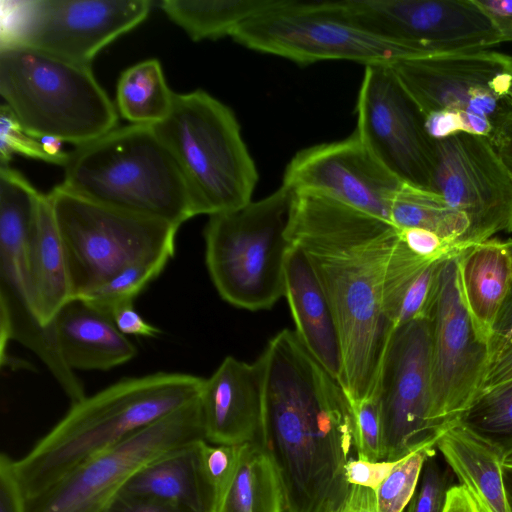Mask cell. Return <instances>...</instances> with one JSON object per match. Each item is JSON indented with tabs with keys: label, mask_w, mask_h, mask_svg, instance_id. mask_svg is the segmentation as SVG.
I'll use <instances>...</instances> for the list:
<instances>
[{
	"label": "cell",
	"mask_w": 512,
	"mask_h": 512,
	"mask_svg": "<svg viewBox=\"0 0 512 512\" xmlns=\"http://www.w3.org/2000/svg\"><path fill=\"white\" fill-rule=\"evenodd\" d=\"M295 192L288 238L308 259L328 299L348 400L373 395L394 330L385 310L399 231L391 222L313 193Z\"/></svg>",
	"instance_id": "6da1fadb"
},
{
	"label": "cell",
	"mask_w": 512,
	"mask_h": 512,
	"mask_svg": "<svg viewBox=\"0 0 512 512\" xmlns=\"http://www.w3.org/2000/svg\"><path fill=\"white\" fill-rule=\"evenodd\" d=\"M260 357L264 396L257 441L277 468L284 512H332L351 487L346 479L353 447L348 397L295 331H280Z\"/></svg>",
	"instance_id": "7a4b0ae2"
},
{
	"label": "cell",
	"mask_w": 512,
	"mask_h": 512,
	"mask_svg": "<svg viewBox=\"0 0 512 512\" xmlns=\"http://www.w3.org/2000/svg\"><path fill=\"white\" fill-rule=\"evenodd\" d=\"M204 379L165 372L126 378L71 404L27 454L14 460L24 498L44 491L93 456L196 400Z\"/></svg>",
	"instance_id": "3957f363"
},
{
	"label": "cell",
	"mask_w": 512,
	"mask_h": 512,
	"mask_svg": "<svg viewBox=\"0 0 512 512\" xmlns=\"http://www.w3.org/2000/svg\"><path fill=\"white\" fill-rule=\"evenodd\" d=\"M60 185L94 203L177 227L197 215L176 159L152 126L114 128L75 146Z\"/></svg>",
	"instance_id": "277c9868"
},
{
	"label": "cell",
	"mask_w": 512,
	"mask_h": 512,
	"mask_svg": "<svg viewBox=\"0 0 512 512\" xmlns=\"http://www.w3.org/2000/svg\"><path fill=\"white\" fill-rule=\"evenodd\" d=\"M0 94L37 138L79 146L116 128L117 111L89 65L26 45L0 44Z\"/></svg>",
	"instance_id": "5b68a950"
},
{
	"label": "cell",
	"mask_w": 512,
	"mask_h": 512,
	"mask_svg": "<svg viewBox=\"0 0 512 512\" xmlns=\"http://www.w3.org/2000/svg\"><path fill=\"white\" fill-rule=\"evenodd\" d=\"M152 127L176 159L197 215L252 201L257 168L228 106L203 90L174 93L169 114Z\"/></svg>",
	"instance_id": "8992f818"
},
{
	"label": "cell",
	"mask_w": 512,
	"mask_h": 512,
	"mask_svg": "<svg viewBox=\"0 0 512 512\" xmlns=\"http://www.w3.org/2000/svg\"><path fill=\"white\" fill-rule=\"evenodd\" d=\"M295 192L285 184L270 195L209 216L205 261L219 295L250 311L271 308L285 295V264Z\"/></svg>",
	"instance_id": "52a82bcc"
},
{
	"label": "cell",
	"mask_w": 512,
	"mask_h": 512,
	"mask_svg": "<svg viewBox=\"0 0 512 512\" xmlns=\"http://www.w3.org/2000/svg\"><path fill=\"white\" fill-rule=\"evenodd\" d=\"M391 67L434 141L489 137L512 82V56L492 49L411 57Z\"/></svg>",
	"instance_id": "ba28073f"
},
{
	"label": "cell",
	"mask_w": 512,
	"mask_h": 512,
	"mask_svg": "<svg viewBox=\"0 0 512 512\" xmlns=\"http://www.w3.org/2000/svg\"><path fill=\"white\" fill-rule=\"evenodd\" d=\"M48 196L74 297L88 295L132 263L175 253L177 226L94 203L61 185Z\"/></svg>",
	"instance_id": "9c48e42d"
},
{
	"label": "cell",
	"mask_w": 512,
	"mask_h": 512,
	"mask_svg": "<svg viewBox=\"0 0 512 512\" xmlns=\"http://www.w3.org/2000/svg\"><path fill=\"white\" fill-rule=\"evenodd\" d=\"M231 37L248 49L304 65L326 60L353 61L365 67L393 65L423 56L324 10L318 2L278 0L242 23Z\"/></svg>",
	"instance_id": "30bf717a"
},
{
	"label": "cell",
	"mask_w": 512,
	"mask_h": 512,
	"mask_svg": "<svg viewBox=\"0 0 512 512\" xmlns=\"http://www.w3.org/2000/svg\"><path fill=\"white\" fill-rule=\"evenodd\" d=\"M197 440H205L199 397L24 498V512H104L143 466Z\"/></svg>",
	"instance_id": "8fae6325"
},
{
	"label": "cell",
	"mask_w": 512,
	"mask_h": 512,
	"mask_svg": "<svg viewBox=\"0 0 512 512\" xmlns=\"http://www.w3.org/2000/svg\"><path fill=\"white\" fill-rule=\"evenodd\" d=\"M2 6L1 43L26 45L84 65L148 16L149 0H25Z\"/></svg>",
	"instance_id": "7c38bea8"
},
{
	"label": "cell",
	"mask_w": 512,
	"mask_h": 512,
	"mask_svg": "<svg viewBox=\"0 0 512 512\" xmlns=\"http://www.w3.org/2000/svg\"><path fill=\"white\" fill-rule=\"evenodd\" d=\"M431 330V426L437 438L481 392L491 362L460 289L456 256L444 260L429 313Z\"/></svg>",
	"instance_id": "4fadbf2b"
},
{
	"label": "cell",
	"mask_w": 512,
	"mask_h": 512,
	"mask_svg": "<svg viewBox=\"0 0 512 512\" xmlns=\"http://www.w3.org/2000/svg\"><path fill=\"white\" fill-rule=\"evenodd\" d=\"M324 10L423 55L486 50L502 43L473 0H339Z\"/></svg>",
	"instance_id": "5bb4252c"
},
{
	"label": "cell",
	"mask_w": 512,
	"mask_h": 512,
	"mask_svg": "<svg viewBox=\"0 0 512 512\" xmlns=\"http://www.w3.org/2000/svg\"><path fill=\"white\" fill-rule=\"evenodd\" d=\"M385 461H396L438 438L431 426V330L428 317L396 327L375 390Z\"/></svg>",
	"instance_id": "9a60e30c"
},
{
	"label": "cell",
	"mask_w": 512,
	"mask_h": 512,
	"mask_svg": "<svg viewBox=\"0 0 512 512\" xmlns=\"http://www.w3.org/2000/svg\"><path fill=\"white\" fill-rule=\"evenodd\" d=\"M356 112L355 133L370 153L402 183L430 191L435 141L391 65L365 67Z\"/></svg>",
	"instance_id": "2e32d148"
},
{
	"label": "cell",
	"mask_w": 512,
	"mask_h": 512,
	"mask_svg": "<svg viewBox=\"0 0 512 512\" xmlns=\"http://www.w3.org/2000/svg\"><path fill=\"white\" fill-rule=\"evenodd\" d=\"M430 191L469 222L465 247L512 232V176L489 137L458 133L435 141Z\"/></svg>",
	"instance_id": "e0dca14e"
},
{
	"label": "cell",
	"mask_w": 512,
	"mask_h": 512,
	"mask_svg": "<svg viewBox=\"0 0 512 512\" xmlns=\"http://www.w3.org/2000/svg\"><path fill=\"white\" fill-rule=\"evenodd\" d=\"M31 207L9 201L0 207V340L1 357L11 340L34 352L56 379L71 404L86 397L83 384L61 355L54 323L44 326L34 311L27 266Z\"/></svg>",
	"instance_id": "ac0fdd59"
},
{
	"label": "cell",
	"mask_w": 512,
	"mask_h": 512,
	"mask_svg": "<svg viewBox=\"0 0 512 512\" xmlns=\"http://www.w3.org/2000/svg\"><path fill=\"white\" fill-rule=\"evenodd\" d=\"M282 183L294 191L324 196L389 222L392 200L404 184L370 153L355 132L296 153Z\"/></svg>",
	"instance_id": "d6986e66"
},
{
	"label": "cell",
	"mask_w": 512,
	"mask_h": 512,
	"mask_svg": "<svg viewBox=\"0 0 512 512\" xmlns=\"http://www.w3.org/2000/svg\"><path fill=\"white\" fill-rule=\"evenodd\" d=\"M264 396V364L226 357L204 383L199 395L205 440L240 445L257 440Z\"/></svg>",
	"instance_id": "ffe728a7"
},
{
	"label": "cell",
	"mask_w": 512,
	"mask_h": 512,
	"mask_svg": "<svg viewBox=\"0 0 512 512\" xmlns=\"http://www.w3.org/2000/svg\"><path fill=\"white\" fill-rule=\"evenodd\" d=\"M295 333L317 362L341 384V340L328 299L305 254L292 245L285 264V295Z\"/></svg>",
	"instance_id": "44dd1931"
},
{
	"label": "cell",
	"mask_w": 512,
	"mask_h": 512,
	"mask_svg": "<svg viewBox=\"0 0 512 512\" xmlns=\"http://www.w3.org/2000/svg\"><path fill=\"white\" fill-rule=\"evenodd\" d=\"M53 323L63 360L73 371H107L130 361L137 353L112 316L82 298L68 301Z\"/></svg>",
	"instance_id": "7402d4cb"
},
{
	"label": "cell",
	"mask_w": 512,
	"mask_h": 512,
	"mask_svg": "<svg viewBox=\"0 0 512 512\" xmlns=\"http://www.w3.org/2000/svg\"><path fill=\"white\" fill-rule=\"evenodd\" d=\"M202 441L184 444L150 461L121 492L155 500L179 512H215L217 496L203 467Z\"/></svg>",
	"instance_id": "603a6c76"
},
{
	"label": "cell",
	"mask_w": 512,
	"mask_h": 512,
	"mask_svg": "<svg viewBox=\"0 0 512 512\" xmlns=\"http://www.w3.org/2000/svg\"><path fill=\"white\" fill-rule=\"evenodd\" d=\"M436 448L482 512H511L504 481V452L457 422Z\"/></svg>",
	"instance_id": "cb8c5ba5"
},
{
	"label": "cell",
	"mask_w": 512,
	"mask_h": 512,
	"mask_svg": "<svg viewBox=\"0 0 512 512\" xmlns=\"http://www.w3.org/2000/svg\"><path fill=\"white\" fill-rule=\"evenodd\" d=\"M32 303L39 321L51 325L73 291L63 241L48 194H42L27 243Z\"/></svg>",
	"instance_id": "d4e9b609"
},
{
	"label": "cell",
	"mask_w": 512,
	"mask_h": 512,
	"mask_svg": "<svg viewBox=\"0 0 512 512\" xmlns=\"http://www.w3.org/2000/svg\"><path fill=\"white\" fill-rule=\"evenodd\" d=\"M461 293L479 334L487 341L512 284V262L498 239L464 247L456 256Z\"/></svg>",
	"instance_id": "484cf974"
},
{
	"label": "cell",
	"mask_w": 512,
	"mask_h": 512,
	"mask_svg": "<svg viewBox=\"0 0 512 512\" xmlns=\"http://www.w3.org/2000/svg\"><path fill=\"white\" fill-rule=\"evenodd\" d=\"M443 262L415 255L399 236L389 264L385 294L386 314L394 328L429 316Z\"/></svg>",
	"instance_id": "4316f807"
},
{
	"label": "cell",
	"mask_w": 512,
	"mask_h": 512,
	"mask_svg": "<svg viewBox=\"0 0 512 512\" xmlns=\"http://www.w3.org/2000/svg\"><path fill=\"white\" fill-rule=\"evenodd\" d=\"M215 512H284L277 468L259 441L239 445L234 473Z\"/></svg>",
	"instance_id": "83f0119b"
},
{
	"label": "cell",
	"mask_w": 512,
	"mask_h": 512,
	"mask_svg": "<svg viewBox=\"0 0 512 512\" xmlns=\"http://www.w3.org/2000/svg\"><path fill=\"white\" fill-rule=\"evenodd\" d=\"M278 0H163L161 9L194 41L232 36Z\"/></svg>",
	"instance_id": "f1b7e54d"
},
{
	"label": "cell",
	"mask_w": 512,
	"mask_h": 512,
	"mask_svg": "<svg viewBox=\"0 0 512 512\" xmlns=\"http://www.w3.org/2000/svg\"><path fill=\"white\" fill-rule=\"evenodd\" d=\"M173 96L156 59L131 66L117 83L119 112L134 125L154 126L163 121L170 112Z\"/></svg>",
	"instance_id": "f546056e"
},
{
	"label": "cell",
	"mask_w": 512,
	"mask_h": 512,
	"mask_svg": "<svg viewBox=\"0 0 512 512\" xmlns=\"http://www.w3.org/2000/svg\"><path fill=\"white\" fill-rule=\"evenodd\" d=\"M390 222L398 229L431 231L460 249L465 247L468 219L449 207L438 194L403 184L390 208Z\"/></svg>",
	"instance_id": "4dcf8cb0"
},
{
	"label": "cell",
	"mask_w": 512,
	"mask_h": 512,
	"mask_svg": "<svg viewBox=\"0 0 512 512\" xmlns=\"http://www.w3.org/2000/svg\"><path fill=\"white\" fill-rule=\"evenodd\" d=\"M475 434L499 447L512 449V379L482 390L459 420Z\"/></svg>",
	"instance_id": "1f68e13d"
},
{
	"label": "cell",
	"mask_w": 512,
	"mask_h": 512,
	"mask_svg": "<svg viewBox=\"0 0 512 512\" xmlns=\"http://www.w3.org/2000/svg\"><path fill=\"white\" fill-rule=\"evenodd\" d=\"M172 257L163 255L132 263L88 295L79 298L112 316L117 306L133 302L161 274Z\"/></svg>",
	"instance_id": "d6a6232c"
},
{
	"label": "cell",
	"mask_w": 512,
	"mask_h": 512,
	"mask_svg": "<svg viewBox=\"0 0 512 512\" xmlns=\"http://www.w3.org/2000/svg\"><path fill=\"white\" fill-rule=\"evenodd\" d=\"M436 449V445H424L396 461L375 490L378 512H404L416 491L426 459Z\"/></svg>",
	"instance_id": "836d02e7"
},
{
	"label": "cell",
	"mask_w": 512,
	"mask_h": 512,
	"mask_svg": "<svg viewBox=\"0 0 512 512\" xmlns=\"http://www.w3.org/2000/svg\"><path fill=\"white\" fill-rule=\"evenodd\" d=\"M60 142L51 138H37L29 134L16 119L11 110L0 107V162L8 165L13 154L39 159L64 166L68 153L62 152Z\"/></svg>",
	"instance_id": "e575fe53"
},
{
	"label": "cell",
	"mask_w": 512,
	"mask_h": 512,
	"mask_svg": "<svg viewBox=\"0 0 512 512\" xmlns=\"http://www.w3.org/2000/svg\"><path fill=\"white\" fill-rule=\"evenodd\" d=\"M353 419V448L358 459H384L381 409L376 394L349 401Z\"/></svg>",
	"instance_id": "d590c367"
},
{
	"label": "cell",
	"mask_w": 512,
	"mask_h": 512,
	"mask_svg": "<svg viewBox=\"0 0 512 512\" xmlns=\"http://www.w3.org/2000/svg\"><path fill=\"white\" fill-rule=\"evenodd\" d=\"M455 479L447 464L433 453L423 465L416 491L404 512H441Z\"/></svg>",
	"instance_id": "8d00e7d4"
},
{
	"label": "cell",
	"mask_w": 512,
	"mask_h": 512,
	"mask_svg": "<svg viewBox=\"0 0 512 512\" xmlns=\"http://www.w3.org/2000/svg\"><path fill=\"white\" fill-rule=\"evenodd\" d=\"M238 453L239 445L211 444L206 440L201 443L203 467L216 492L217 504L234 473Z\"/></svg>",
	"instance_id": "74e56055"
},
{
	"label": "cell",
	"mask_w": 512,
	"mask_h": 512,
	"mask_svg": "<svg viewBox=\"0 0 512 512\" xmlns=\"http://www.w3.org/2000/svg\"><path fill=\"white\" fill-rule=\"evenodd\" d=\"M405 246L415 255L427 260H445L462 250L437 234L421 228L398 229Z\"/></svg>",
	"instance_id": "f35d334b"
},
{
	"label": "cell",
	"mask_w": 512,
	"mask_h": 512,
	"mask_svg": "<svg viewBox=\"0 0 512 512\" xmlns=\"http://www.w3.org/2000/svg\"><path fill=\"white\" fill-rule=\"evenodd\" d=\"M397 461V460H396ZM396 461H367L350 459L346 465V479L350 485L376 490L393 469Z\"/></svg>",
	"instance_id": "ab89813d"
},
{
	"label": "cell",
	"mask_w": 512,
	"mask_h": 512,
	"mask_svg": "<svg viewBox=\"0 0 512 512\" xmlns=\"http://www.w3.org/2000/svg\"><path fill=\"white\" fill-rule=\"evenodd\" d=\"M489 139L512 176V103L508 99L493 119Z\"/></svg>",
	"instance_id": "60d3db41"
},
{
	"label": "cell",
	"mask_w": 512,
	"mask_h": 512,
	"mask_svg": "<svg viewBox=\"0 0 512 512\" xmlns=\"http://www.w3.org/2000/svg\"><path fill=\"white\" fill-rule=\"evenodd\" d=\"M0 512H24V496L14 472V459L0 456Z\"/></svg>",
	"instance_id": "b9f144b4"
},
{
	"label": "cell",
	"mask_w": 512,
	"mask_h": 512,
	"mask_svg": "<svg viewBox=\"0 0 512 512\" xmlns=\"http://www.w3.org/2000/svg\"><path fill=\"white\" fill-rule=\"evenodd\" d=\"M512 345V284L494 322L488 347L491 362ZM490 362V363H491ZM490 366V365H489Z\"/></svg>",
	"instance_id": "7bdbcfd3"
},
{
	"label": "cell",
	"mask_w": 512,
	"mask_h": 512,
	"mask_svg": "<svg viewBox=\"0 0 512 512\" xmlns=\"http://www.w3.org/2000/svg\"><path fill=\"white\" fill-rule=\"evenodd\" d=\"M112 318L118 330L125 336L156 337L161 333L135 310L133 302L117 306L112 312Z\"/></svg>",
	"instance_id": "ee69618b"
},
{
	"label": "cell",
	"mask_w": 512,
	"mask_h": 512,
	"mask_svg": "<svg viewBox=\"0 0 512 512\" xmlns=\"http://www.w3.org/2000/svg\"><path fill=\"white\" fill-rule=\"evenodd\" d=\"M489 19L501 42H512V0H473Z\"/></svg>",
	"instance_id": "f6af8a7d"
},
{
	"label": "cell",
	"mask_w": 512,
	"mask_h": 512,
	"mask_svg": "<svg viewBox=\"0 0 512 512\" xmlns=\"http://www.w3.org/2000/svg\"><path fill=\"white\" fill-rule=\"evenodd\" d=\"M104 512H179L160 502L120 492Z\"/></svg>",
	"instance_id": "bcb514c9"
},
{
	"label": "cell",
	"mask_w": 512,
	"mask_h": 512,
	"mask_svg": "<svg viewBox=\"0 0 512 512\" xmlns=\"http://www.w3.org/2000/svg\"><path fill=\"white\" fill-rule=\"evenodd\" d=\"M332 512H378L375 490L351 485L345 499Z\"/></svg>",
	"instance_id": "7dc6e473"
},
{
	"label": "cell",
	"mask_w": 512,
	"mask_h": 512,
	"mask_svg": "<svg viewBox=\"0 0 512 512\" xmlns=\"http://www.w3.org/2000/svg\"><path fill=\"white\" fill-rule=\"evenodd\" d=\"M509 379H512V345L490 363L482 390Z\"/></svg>",
	"instance_id": "c3c4849f"
},
{
	"label": "cell",
	"mask_w": 512,
	"mask_h": 512,
	"mask_svg": "<svg viewBox=\"0 0 512 512\" xmlns=\"http://www.w3.org/2000/svg\"><path fill=\"white\" fill-rule=\"evenodd\" d=\"M441 512H482L467 490L460 484L453 485L446 496Z\"/></svg>",
	"instance_id": "681fc988"
},
{
	"label": "cell",
	"mask_w": 512,
	"mask_h": 512,
	"mask_svg": "<svg viewBox=\"0 0 512 512\" xmlns=\"http://www.w3.org/2000/svg\"><path fill=\"white\" fill-rule=\"evenodd\" d=\"M504 481L510 509L512 512V468L504 466Z\"/></svg>",
	"instance_id": "f907efd6"
},
{
	"label": "cell",
	"mask_w": 512,
	"mask_h": 512,
	"mask_svg": "<svg viewBox=\"0 0 512 512\" xmlns=\"http://www.w3.org/2000/svg\"><path fill=\"white\" fill-rule=\"evenodd\" d=\"M504 466L512 468V449L504 456Z\"/></svg>",
	"instance_id": "816d5d0a"
},
{
	"label": "cell",
	"mask_w": 512,
	"mask_h": 512,
	"mask_svg": "<svg viewBox=\"0 0 512 512\" xmlns=\"http://www.w3.org/2000/svg\"><path fill=\"white\" fill-rule=\"evenodd\" d=\"M503 244L510 256L511 262H512V239H508L506 241H503Z\"/></svg>",
	"instance_id": "f5cc1de1"
},
{
	"label": "cell",
	"mask_w": 512,
	"mask_h": 512,
	"mask_svg": "<svg viewBox=\"0 0 512 512\" xmlns=\"http://www.w3.org/2000/svg\"><path fill=\"white\" fill-rule=\"evenodd\" d=\"M507 99L512 103V82L507 93Z\"/></svg>",
	"instance_id": "db71d44e"
}]
</instances>
